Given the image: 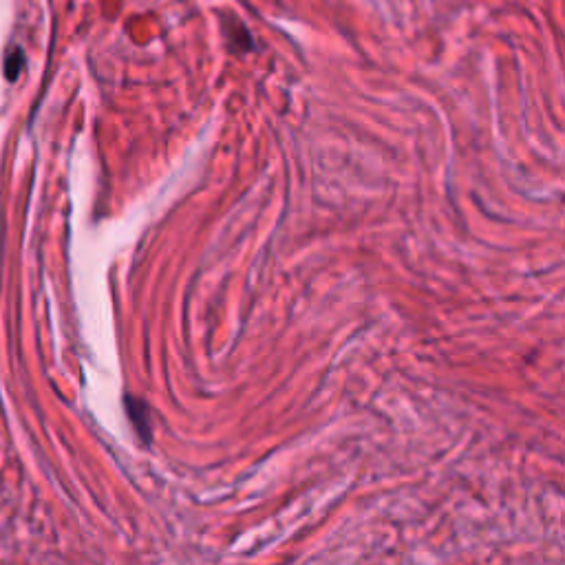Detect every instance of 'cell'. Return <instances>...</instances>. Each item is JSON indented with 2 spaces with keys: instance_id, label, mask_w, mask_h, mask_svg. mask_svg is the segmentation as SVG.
Returning <instances> with one entry per match:
<instances>
[{
  "instance_id": "6da1fadb",
  "label": "cell",
  "mask_w": 565,
  "mask_h": 565,
  "mask_svg": "<svg viewBox=\"0 0 565 565\" xmlns=\"http://www.w3.org/2000/svg\"><path fill=\"white\" fill-rule=\"evenodd\" d=\"M25 67V53L20 49H14V53L7 56V65H5V76L7 80H16L20 76V71Z\"/></svg>"
}]
</instances>
